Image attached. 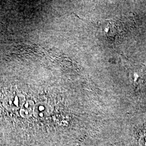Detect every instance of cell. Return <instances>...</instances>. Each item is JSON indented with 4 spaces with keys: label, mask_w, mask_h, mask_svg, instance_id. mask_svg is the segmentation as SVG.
<instances>
[{
    "label": "cell",
    "mask_w": 146,
    "mask_h": 146,
    "mask_svg": "<svg viewBox=\"0 0 146 146\" xmlns=\"http://www.w3.org/2000/svg\"><path fill=\"white\" fill-rule=\"evenodd\" d=\"M34 104L32 101H28L22 106L20 110V115L23 117L28 118L31 116L34 112Z\"/></svg>",
    "instance_id": "1"
},
{
    "label": "cell",
    "mask_w": 146,
    "mask_h": 146,
    "mask_svg": "<svg viewBox=\"0 0 146 146\" xmlns=\"http://www.w3.org/2000/svg\"><path fill=\"white\" fill-rule=\"evenodd\" d=\"M33 113L36 117H43L49 114V110L48 107H47L46 104H40L37 106L34 107Z\"/></svg>",
    "instance_id": "2"
},
{
    "label": "cell",
    "mask_w": 146,
    "mask_h": 146,
    "mask_svg": "<svg viewBox=\"0 0 146 146\" xmlns=\"http://www.w3.org/2000/svg\"><path fill=\"white\" fill-rule=\"evenodd\" d=\"M139 146H146V132L142 134L139 139Z\"/></svg>",
    "instance_id": "3"
}]
</instances>
